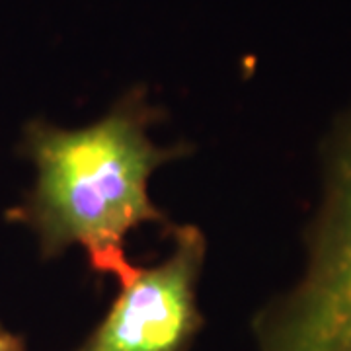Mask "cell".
I'll use <instances>...</instances> for the list:
<instances>
[{
  "label": "cell",
  "mask_w": 351,
  "mask_h": 351,
  "mask_svg": "<svg viewBox=\"0 0 351 351\" xmlns=\"http://www.w3.org/2000/svg\"><path fill=\"white\" fill-rule=\"evenodd\" d=\"M172 250L119 281L108 314L73 351H191L203 326L197 283L207 239L195 225L170 230Z\"/></svg>",
  "instance_id": "obj_3"
},
{
  "label": "cell",
  "mask_w": 351,
  "mask_h": 351,
  "mask_svg": "<svg viewBox=\"0 0 351 351\" xmlns=\"http://www.w3.org/2000/svg\"><path fill=\"white\" fill-rule=\"evenodd\" d=\"M158 117L138 88L80 129L47 121L25 127L24 152L36 184L14 215L36 232L43 258L78 246L94 271L117 283L135 271L125 256L127 234L149 223L168 225L149 193L151 176L184 152L152 143L149 129Z\"/></svg>",
  "instance_id": "obj_1"
},
{
  "label": "cell",
  "mask_w": 351,
  "mask_h": 351,
  "mask_svg": "<svg viewBox=\"0 0 351 351\" xmlns=\"http://www.w3.org/2000/svg\"><path fill=\"white\" fill-rule=\"evenodd\" d=\"M0 351H25L24 341L0 324Z\"/></svg>",
  "instance_id": "obj_4"
},
{
  "label": "cell",
  "mask_w": 351,
  "mask_h": 351,
  "mask_svg": "<svg viewBox=\"0 0 351 351\" xmlns=\"http://www.w3.org/2000/svg\"><path fill=\"white\" fill-rule=\"evenodd\" d=\"M301 276L256 313V351H351V104L320 143Z\"/></svg>",
  "instance_id": "obj_2"
}]
</instances>
